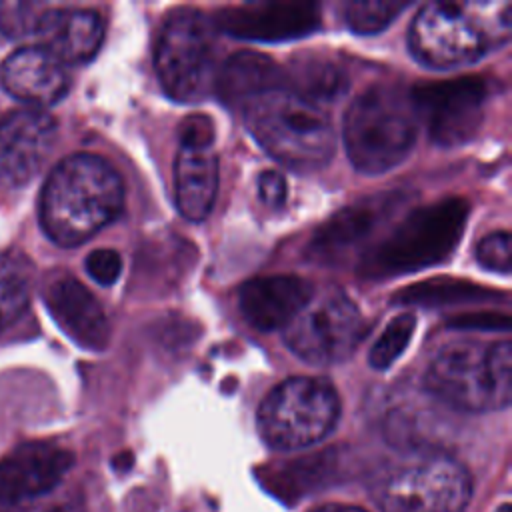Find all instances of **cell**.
Returning a JSON list of instances; mask_svg holds the SVG:
<instances>
[{"label":"cell","mask_w":512,"mask_h":512,"mask_svg":"<svg viewBox=\"0 0 512 512\" xmlns=\"http://www.w3.org/2000/svg\"><path fill=\"white\" fill-rule=\"evenodd\" d=\"M124 206L116 170L94 154H72L48 176L40 196V222L60 246H78L110 224Z\"/></svg>","instance_id":"6da1fadb"},{"label":"cell","mask_w":512,"mask_h":512,"mask_svg":"<svg viewBox=\"0 0 512 512\" xmlns=\"http://www.w3.org/2000/svg\"><path fill=\"white\" fill-rule=\"evenodd\" d=\"M510 36L512 6L506 0L430 2L412 20L408 46L424 66L454 68L480 60Z\"/></svg>","instance_id":"7a4b0ae2"},{"label":"cell","mask_w":512,"mask_h":512,"mask_svg":"<svg viewBox=\"0 0 512 512\" xmlns=\"http://www.w3.org/2000/svg\"><path fill=\"white\" fill-rule=\"evenodd\" d=\"M240 112L252 138L282 166L308 172L330 162L336 146L330 118L288 86L246 100Z\"/></svg>","instance_id":"3957f363"},{"label":"cell","mask_w":512,"mask_h":512,"mask_svg":"<svg viewBox=\"0 0 512 512\" xmlns=\"http://www.w3.org/2000/svg\"><path fill=\"white\" fill-rule=\"evenodd\" d=\"M468 218L464 198H444L406 214L378 242L364 250L358 272L380 280L416 272L450 258Z\"/></svg>","instance_id":"277c9868"},{"label":"cell","mask_w":512,"mask_h":512,"mask_svg":"<svg viewBox=\"0 0 512 512\" xmlns=\"http://www.w3.org/2000/svg\"><path fill=\"white\" fill-rule=\"evenodd\" d=\"M426 390L464 412H490L510 404L512 346L500 342H450L432 358L424 374Z\"/></svg>","instance_id":"5b68a950"},{"label":"cell","mask_w":512,"mask_h":512,"mask_svg":"<svg viewBox=\"0 0 512 512\" xmlns=\"http://www.w3.org/2000/svg\"><path fill=\"white\" fill-rule=\"evenodd\" d=\"M418 118L410 94L390 84L366 88L344 114V146L358 172L396 168L414 148Z\"/></svg>","instance_id":"8992f818"},{"label":"cell","mask_w":512,"mask_h":512,"mask_svg":"<svg viewBox=\"0 0 512 512\" xmlns=\"http://www.w3.org/2000/svg\"><path fill=\"white\" fill-rule=\"evenodd\" d=\"M340 400L334 386L316 376L280 382L258 408V432L276 450H300L326 438L338 422Z\"/></svg>","instance_id":"52a82bcc"},{"label":"cell","mask_w":512,"mask_h":512,"mask_svg":"<svg viewBox=\"0 0 512 512\" xmlns=\"http://www.w3.org/2000/svg\"><path fill=\"white\" fill-rule=\"evenodd\" d=\"M470 498L468 470L448 456H426L404 464L372 488L380 512H464Z\"/></svg>","instance_id":"ba28073f"},{"label":"cell","mask_w":512,"mask_h":512,"mask_svg":"<svg viewBox=\"0 0 512 512\" xmlns=\"http://www.w3.org/2000/svg\"><path fill=\"white\" fill-rule=\"evenodd\" d=\"M154 64L164 92L176 102H198L214 80V32L196 10H178L164 22Z\"/></svg>","instance_id":"9c48e42d"},{"label":"cell","mask_w":512,"mask_h":512,"mask_svg":"<svg viewBox=\"0 0 512 512\" xmlns=\"http://www.w3.org/2000/svg\"><path fill=\"white\" fill-rule=\"evenodd\" d=\"M366 332L356 304L338 288L326 290L304 306L284 328L286 346L308 364H338L358 348Z\"/></svg>","instance_id":"30bf717a"},{"label":"cell","mask_w":512,"mask_h":512,"mask_svg":"<svg viewBox=\"0 0 512 512\" xmlns=\"http://www.w3.org/2000/svg\"><path fill=\"white\" fill-rule=\"evenodd\" d=\"M410 100L416 118L426 124L434 144L458 146L478 134L484 120L488 86L480 76L426 82L410 92Z\"/></svg>","instance_id":"8fae6325"},{"label":"cell","mask_w":512,"mask_h":512,"mask_svg":"<svg viewBox=\"0 0 512 512\" xmlns=\"http://www.w3.org/2000/svg\"><path fill=\"white\" fill-rule=\"evenodd\" d=\"M404 202L406 194L400 190L378 192L360 198L358 202L330 216L314 230L310 242L306 244L304 256L316 264L340 262L358 244L366 242L376 232V228L388 222Z\"/></svg>","instance_id":"7c38bea8"},{"label":"cell","mask_w":512,"mask_h":512,"mask_svg":"<svg viewBox=\"0 0 512 512\" xmlns=\"http://www.w3.org/2000/svg\"><path fill=\"white\" fill-rule=\"evenodd\" d=\"M54 118L40 108H20L0 120V184L30 182L52 152Z\"/></svg>","instance_id":"4fadbf2b"},{"label":"cell","mask_w":512,"mask_h":512,"mask_svg":"<svg viewBox=\"0 0 512 512\" xmlns=\"http://www.w3.org/2000/svg\"><path fill=\"white\" fill-rule=\"evenodd\" d=\"M320 8L312 2H256L218 12L216 24L242 40L280 42L312 34L320 28Z\"/></svg>","instance_id":"5bb4252c"},{"label":"cell","mask_w":512,"mask_h":512,"mask_svg":"<svg viewBox=\"0 0 512 512\" xmlns=\"http://www.w3.org/2000/svg\"><path fill=\"white\" fill-rule=\"evenodd\" d=\"M74 454L52 442L18 446L0 460V504H14L50 492L72 468Z\"/></svg>","instance_id":"9a60e30c"},{"label":"cell","mask_w":512,"mask_h":512,"mask_svg":"<svg viewBox=\"0 0 512 512\" xmlns=\"http://www.w3.org/2000/svg\"><path fill=\"white\" fill-rule=\"evenodd\" d=\"M44 302L60 330L80 348L102 352L108 346V318L94 294L74 276H54L44 288Z\"/></svg>","instance_id":"2e32d148"},{"label":"cell","mask_w":512,"mask_h":512,"mask_svg":"<svg viewBox=\"0 0 512 512\" xmlns=\"http://www.w3.org/2000/svg\"><path fill=\"white\" fill-rule=\"evenodd\" d=\"M312 296L314 288L306 278L280 274L246 282L240 288L238 306L250 326L268 332L286 328Z\"/></svg>","instance_id":"e0dca14e"},{"label":"cell","mask_w":512,"mask_h":512,"mask_svg":"<svg viewBox=\"0 0 512 512\" xmlns=\"http://www.w3.org/2000/svg\"><path fill=\"white\" fill-rule=\"evenodd\" d=\"M0 84L16 100L30 108L56 104L68 90L64 64L42 46H26L12 52L0 64Z\"/></svg>","instance_id":"ac0fdd59"},{"label":"cell","mask_w":512,"mask_h":512,"mask_svg":"<svg viewBox=\"0 0 512 512\" xmlns=\"http://www.w3.org/2000/svg\"><path fill=\"white\" fill-rule=\"evenodd\" d=\"M40 46L62 64H84L104 40V20L88 8H46L36 28Z\"/></svg>","instance_id":"d6986e66"},{"label":"cell","mask_w":512,"mask_h":512,"mask_svg":"<svg viewBox=\"0 0 512 512\" xmlns=\"http://www.w3.org/2000/svg\"><path fill=\"white\" fill-rule=\"evenodd\" d=\"M218 156L212 144H180L174 160L176 208L190 222H202L218 192Z\"/></svg>","instance_id":"ffe728a7"},{"label":"cell","mask_w":512,"mask_h":512,"mask_svg":"<svg viewBox=\"0 0 512 512\" xmlns=\"http://www.w3.org/2000/svg\"><path fill=\"white\" fill-rule=\"evenodd\" d=\"M214 80L218 96L232 108H240L266 90L288 86L286 72L272 58L258 52L230 56Z\"/></svg>","instance_id":"44dd1931"},{"label":"cell","mask_w":512,"mask_h":512,"mask_svg":"<svg viewBox=\"0 0 512 512\" xmlns=\"http://www.w3.org/2000/svg\"><path fill=\"white\" fill-rule=\"evenodd\" d=\"M286 78L290 90L312 102L336 100L348 88V76L344 68L314 54H306L294 60Z\"/></svg>","instance_id":"7402d4cb"},{"label":"cell","mask_w":512,"mask_h":512,"mask_svg":"<svg viewBox=\"0 0 512 512\" xmlns=\"http://www.w3.org/2000/svg\"><path fill=\"white\" fill-rule=\"evenodd\" d=\"M498 296H500L498 292L466 280L434 278V280L408 286L406 290L394 296V302L414 304V306H446V304H458V302L496 300Z\"/></svg>","instance_id":"603a6c76"},{"label":"cell","mask_w":512,"mask_h":512,"mask_svg":"<svg viewBox=\"0 0 512 512\" xmlns=\"http://www.w3.org/2000/svg\"><path fill=\"white\" fill-rule=\"evenodd\" d=\"M30 266L20 254H0V330L20 318L30 302Z\"/></svg>","instance_id":"cb8c5ba5"},{"label":"cell","mask_w":512,"mask_h":512,"mask_svg":"<svg viewBox=\"0 0 512 512\" xmlns=\"http://www.w3.org/2000/svg\"><path fill=\"white\" fill-rule=\"evenodd\" d=\"M416 328V316L414 314H400L390 320V324L384 328V332L378 336V340L372 344L368 362L374 370H388L408 348L412 334Z\"/></svg>","instance_id":"d4e9b609"},{"label":"cell","mask_w":512,"mask_h":512,"mask_svg":"<svg viewBox=\"0 0 512 512\" xmlns=\"http://www.w3.org/2000/svg\"><path fill=\"white\" fill-rule=\"evenodd\" d=\"M400 2H352L346 4V26L356 34H378L406 8Z\"/></svg>","instance_id":"484cf974"},{"label":"cell","mask_w":512,"mask_h":512,"mask_svg":"<svg viewBox=\"0 0 512 512\" xmlns=\"http://www.w3.org/2000/svg\"><path fill=\"white\" fill-rule=\"evenodd\" d=\"M46 6L40 2H0V30L8 38H24L36 34Z\"/></svg>","instance_id":"4316f807"},{"label":"cell","mask_w":512,"mask_h":512,"mask_svg":"<svg viewBox=\"0 0 512 512\" xmlns=\"http://www.w3.org/2000/svg\"><path fill=\"white\" fill-rule=\"evenodd\" d=\"M476 260L482 268L498 274L510 272V234L506 230L484 236L476 246Z\"/></svg>","instance_id":"83f0119b"},{"label":"cell","mask_w":512,"mask_h":512,"mask_svg":"<svg viewBox=\"0 0 512 512\" xmlns=\"http://www.w3.org/2000/svg\"><path fill=\"white\" fill-rule=\"evenodd\" d=\"M86 272L100 286H112L122 272V258L112 248H98L86 256Z\"/></svg>","instance_id":"f1b7e54d"},{"label":"cell","mask_w":512,"mask_h":512,"mask_svg":"<svg viewBox=\"0 0 512 512\" xmlns=\"http://www.w3.org/2000/svg\"><path fill=\"white\" fill-rule=\"evenodd\" d=\"M452 328L458 330H496V332H508L510 330V318L506 314L498 312H472L462 314L450 320Z\"/></svg>","instance_id":"f546056e"},{"label":"cell","mask_w":512,"mask_h":512,"mask_svg":"<svg viewBox=\"0 0 512 512\" xmlns=\"http://www.w3.org/2000/svg\"><path fill=\"white\" fill-rule=\"evenodd\" d=\"M180 144H214L212 120L204 114L186 116L178 132Z\"/></svg>","instance_id":"4dcf8cb0"},{"label":"cell","mask_w":512,"mask_h":512,"mask_svg":"<svg viewBox=\"0 0 512 512\" xmlns=\"http://www.w3.org/2000/svg\"><path fill=\"white\" fill-rule=\"evenodd\" d=\"M286 180L282 174L274 172V170H264L258 176V194L260 200L270 206V208H280L286 200Z\"/></svg>","instance_id":"1f68e13d"},{"label":"cell","mask_w":512,"mask_h":512,"mask_svg":"<svg viewBox=\"0 0 512 512\" xmlns=\"http://www.w3.org/2000/svg\"><path fill=\"white\" fill-rule=\"evenodd\" d=\"M310 512H368V510H364L360 506H352V504H324Z\"/></svg>","instance_id":"d6a6232c"},{"label":"cell","mask_w":512,"mask_h":512,"mask_svg":"<svg viewBox=\"0 0 512 512\" xmlns=\"http://www.w3.org/2000/svg\"><path fill=\"white\" fill-rule=\"evenodd\" d=\"M496 512H510V506H508V504H502Z\"/></svg>","instance_id":"836d02e7"}]
</instances>
